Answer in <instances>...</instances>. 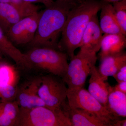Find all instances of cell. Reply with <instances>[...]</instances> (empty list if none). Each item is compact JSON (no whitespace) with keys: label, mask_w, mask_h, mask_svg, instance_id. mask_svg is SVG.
<instances>
[{"label":"cell","mask_w":126,"mask_h":126,"mask_svg":"<svg viewBox=\"0 0 126 126\" xmlns=\"http://www.w3.org/2000/svg\"><path fill=\"white\" fill-rule=\"evenodd\" d=\"M41 82V77H34L25 81L17 88L15 100L20 108L31 109L45 106L38 94Z\"/></svg>","instance_id":"cell-9"},{"label":"cell","mask_w":126,"mask_h":126,"mask_svg":"<svg viewBox=\"0 0 126 126\" xmlns=\"http://www.w3.org/2000/svg\"><path fill=\"white\" fill-rule=\"evenodd\" d=\"M126 46V35L123 34H104L99 53L100 60L105 56L123 52Z\"/></svg>","instance_id":"cell-15"},{"label":"cell","mask_w":126,"mask_h":126,"mask_svg":"<svg viewBox=\"0 0 126 126\" xmlns=\"http://www.w3.org/2000/svg\"><path fill=\"white\" fill-rule=\"evenodd\" d=\"M0 54H2V53H1V52L0 51Z\"/></svg>","instance_id":"cell-30"},{"label":"cell","mask_w":126,"mask_h":126,"mask_svg":"<svg viewBox=\"0 0 126 126\" xmlns=\"http://www.w3.org/2000/svg\"><path fill=\"white\" fill-rule=\"evenodd\" d=\"M107 108L109 111L118 117H126V94L115 90L113 87H109Z\"/></svg>","instance_id":"cell-18"},{"label":"cell","mask_w":126,"mask_h":126,"mask_svg":"<svg viewBox=\"0 0 126 126\" xmlns=\"http://www.w3.org/2000/svg\"><path fill=\"white\" fill-rule=\"evenodd\" d=\"M39 16L36 12L13 25L6 34L14 45H29L35 36Z\"/></svg>","instance_id":"cell-8"},{"label":"cell","mask_w":126,"mask_h":126,"mask_svg":"<svg viewBox=\"0 0 126 126\" xmlns=\"http://www.w3.org/2000/svg\"><path fill=\"white\" fill-rule=\"evenodd\" d=\"M0 2L7 3L22 8L31 7L34 4L32 3L25 2L22 0H0Z\"/></svg>","instance_id":"cell-22"},{"label":"cell","mask_w":126,"mask_h":126,"mask_svg":"<svg viewBox=\"0 0 126 126\" xmlns=\"http://www.w3.org/2000/svg\"><path fill=\"white\" fill-rule=\"evenodd\" d=\"M23 1L29 3L34 4V3H40L44 5L46 7L51 5L54 2V0H22Z\"/></svg>","instance_id":"cell-24"},{"label":"cell","mask_w":126,"mask_h":126,"mask_svg":"<svg viewBox=\"0 0 126 126\" xmlns=\"http://www.w3.org/2000/svg\"><path fill=\"white\" fill-rule=\"evenodd\" d=\"M90 77L88 91L100 103L107 108V101L110 86L107 81L99 73L95 65L90 71Z\"/></svg>","instance_id":"cell-13"},{"label":"cell","mask_w":126,"mask_h":126,"mask_svg":"<svg viewBox=\"0 0 126 126\" xmlns=\"http://www.w3.org/2000/svg\"><path fill=\"white\" fill-rule=\"evenodd\" d=\"M97 59L96 54L81 49L70 58L67 69L62 78L67 85L68 89L83 87Z\"/></svg>","instance_id":"cell-6"},{"label":"cell","mask_w":126,"mask_h":126,"mask_svg":"<svg viewBox=\"0 0 126 126\" xmlns=\"http://www.w3.org/2000/svg\"><path fill=\"white\" fill-rule=\"evenodd\" d=\"M100 10L99 25L103 34L125 35L118 21L112 4L104 2Z\"/></svg>","instance_id":"cell-14"},{"label":"cell","mask_w":126,"mask_h":126,"mask_svg":"<svg viewBox=\"0 0 126 126\" xmlns=\"http://www.w3.org/2000/svg\"><path fill=\"white\" fill-rule=\"evenodd\" d=\"M0 51L2 54L11 58L19 67L27 68V60L25 54L22 53L16 47L0 27Z\"/></svg>","instance_id":"cell-17"},{"label":"cell","mask_w":126,"mask_h":126,"mask_svg":"<svg viewBox=\"0 0 126 126\" xmlns=\"http://www.w3.org/2000/svg\"><path fill=\"white\" fill-rule=\"evenodd\" d=\"M39 7L34 5L22 8L7 3L0 2V27L6 34L10 28L21 19L38 11Z\"/></svg>","instance_id":"cell-10"},{"label":"cell","mask_w":126,"mask_h":126,"mask_svg":"<svg viewBox=\"0 0 126 126\" xmlns=\"http://www.w3.org/2000/svg\"><path fill=\"white\" fill-rule=\"evenodd\" d=\"M0 112L6 115L15 122L16 126L20 112V107L15 100L1 101Z\"/></svg>","instance_id":"cell-19"},{"label":"cell","mask_w":126,"mask_h":126,"mask_svg":"<svg viewBox=\"0 0 126 126\" xmlns=\"http://www.w3.org/2000/svg\"><path fill=\"white\" fill-rule=\"evenodd\" d=\"M78 1L56 0L50 6L40 12L38 27L31 48L48 47L57 49L58 39L69 12Z\"/></svg>","instance_id":"cell-1"},{"label":"cell","mask_w":126,"mask_h":126,"mask_svg":"<svg viewBox=\"0 0 126 126\" xmlns=\"http://www.w3.org/2000/svg\"><path fill=\"white\" fill-rule=\"evenodd\" d=\"M113 88L115 90L126 94V82L125 81L118 82Z\"/></svg>","instance_id":"cell-25"},{"label":"cell","mask_w":126,"mask_h":126,"mask_svg":"<svg viewBox=\"0 0 126 126\" xmlns=\"http://www.w3.org/2000/svg\"><path fill=\"white\" fill-rule=\"evenodd\" d=\"M27 68L38 69L63 78L67 69V55L65 52L48 47L31 48L25 53Z\"/></svg>","instance_id":"cell-3"},{"label":"cell","mask_w":126,"mask_h":126,"mask_svg":"<svg viewBox=\"0 0 126 126\" xmlns=\"http://www.w3.org/2000/svg\"><path fill=\"white\" fill-rule=\"evenodd\" d=\"M101 63L98 68L100 74L108 79L109 77L113 76L123 65L126 64V53L105 56L100 60Z\"/></svg>","instance_id":"cell-16"},{"label":"cell","mask_w":126,"mask_h":126,"mask_svg":"<svg viewBox=\"0 0 126 126\" xmlns=\"http://www.w3.org/2000/svg\"><path fill=\"white\" fill-rule=\"evenodd\" d=\"M64 0V1H80L81 0Z\"/></svg>","instance_id":"cell-28"},{"label":"cell","mask_w":126,"mask_h":126,"mask_svg":"<svg viewBox=\"0 0 126 126\" xmlns=\"http://www.w3.org/2000/svg\"><path fill=\"white\" fill-rule=\"evenodd\" d=\"M67 99L68 104L71 107L85 110L106 122L110 126H113L118 120L121 119L111 113L83 87L68 89Z\"/></svg>","instance_id":"cell-5"},{"label":"cell","mask_w":126,"mask_h":126,"mask_svg":"<svg viewBox=\"0 0 126 126\" xmlns=\"http://www.w3.org/2000/svg\"><path fill=\"white\" fill-rule=\"evenodd\" d=\"M112 4L119 25L126 35V0H121Z\"/></svg>","instance_id":"cell-20"},{"label":"cell","mask_w":126,"mask_h":126,"mask_svg":"<svg viewBox=\"0 0 126 126\" xmlns=\"http://www.w3.org/2000/svg\"><path fill=\"white\" fill-rule=\"evenodd\" d=\"M17 126H72L62 109L53 110L45 106L31 109L20 108Z\"/></svg>","instance_id":"cell-4"},{"label":"cell","mask_w":126,"mask_h":126,"mask_svg":"<svg viewBox=\"0 0 126 126\" xmlns=\"http://www.w3.org/2000/svg\"><path fill=\"white\" fill-rule=\"evenodd\" d=\"M62 110L70 120L72 126H110L106 122L85 110L71 107L67 101Z\"/></svg>","instance_id":"cell-12"},{"label":"cell","mask_w":126,"mask_h":126,"mask_svg":"<svg viewBox=\"0 0 126 126\" xmlns=\"http://www.w3.org/2000/svg\"><path fill=\"white\" fill-rule=\"evenodd\" d=\"M1 54H0V60H1Z\"/></svg>","instance_id":"cell-29"},{"label":"cell","mask_w":126,"mask_h":126,"mask_svg":"<svg viewBox=\"0 0 126 126\" xmlns=\"http://www.w3.org/2000/svg\"><path fill=\"white\" fill-rule=\"evenodd\" d=\"M103 34L96 14L91 19L84 33L80 49L96 54L100 49Z\"/></svg>","instance_id":"cell-11"},{"label":"cell","mask_w":126,"mask_h":126,"mask_svg":"<svg viewBox=\"0 0 126 126\" xmlns=\"http://www.w3.org/2000/svg\"><path fill=\"white\" fill-rule=\"evenodd\" d=\"M112 77L117 82H126V64L123 66Z\"/></svg>","instance_id":"cell-23"},{"label":"cell","mask_w":126,"mask_h":126,"mask_svg":"<svg viewBox=\"0 0 126 126\" xmlns=\"http://www.w3.org/2000/svg\"><path fill=\"white\" fill-rule=\"evenodd\" d=\"M17 88L11 84L0 82V99L1 101L15 100Z\"/></svg>","instance_id":"cell-21"},{"label":"cell","mask_w":126,"mask_h":126,"mask_svg":"<svg viewBox=\"0 0 126 126\" xmlns=\"http://www.w3.org/2000/svg\"><path fill=\"white\" fill-rule=\"evenodd\" d=\"M126 126V120H118L117 121L113 124V126Z\"/></svg>","instance_id":"cell-26"},{"label":"cell","mask_w":126,"mask_h":126,"mask_svg":"<svg viewBox=\"0 0 126 126\" xmlns=\"http://www.w3.org/2000/svg\"><path fill=\"white\" fill-rule=\"evenodd\" d=\"M103 2L98 0H81L69 12L58 47L65 51L70 59L80 47L89 23L100 11Z\"/></svg>","instance_id":"cell-2"},{"label":"cell","mask_w":126,"mask_h":126,"mask_svg":"<svg viewBox=\"0 0 126 126\" xmlns=\"http://www.w3.org/2000/svg\"><path fill=\"white\" fill-rule=\"evenodd\" d=\"M98 0L101 1L103 2H107V3H110L112 4L114 2L119 1L121 0Z\"/></svg>","instance_id":"cell-27"},{"label":"cell","mask_w":126,"mask_h":126,"mask_svg":"<svg viewBox=\"0 0 126 126\" xmlns=\"http://www.w3.org/2000/svg\"><path fill=\"white\" fill-rule=\"evenodd\" d=\"M62 78L54 75L41 77L38 95L46 107L53 110L62 109L67 99L68 88Z\"/></svg>","instance_id":"cell-7"}]
</instances>
